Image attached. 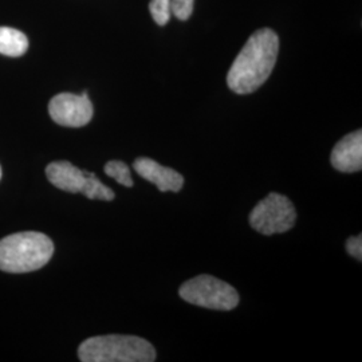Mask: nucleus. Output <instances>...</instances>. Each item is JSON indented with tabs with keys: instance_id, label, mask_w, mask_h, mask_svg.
<instances>
[{
	"instance_id": "1",
	"label": "nucleus",
	"mask_w": 362,
	"mask_h": 362,
	"mask_svg": "<svg viewBox=\"0 0 362 362\" xmlns=\"http://www.w3.org/2000/svg\"><path fill=\"white\" fill-rule=\"evenodd\" d=\"M279 52V38L272 28L255 31L235 58L227 85L236 94H250L272 76Z\"/></svg>"
},
{
	"instance_id": "2",
	"label": "nucleus",
	"mask_w": 362,
	"mask_h": 362,
	"mask_svg": "<svg viewBox=\"0 0 362 362\" xmlns=\"http://www.w3.org/2000/svg\"><path fill=\"white\" fill-rule=\"evenodd\" d=\"M54 254V243L37 231L13 233L0 240V270L11 274L37 272Z\"/></svg>"
},
{
	"instance_id": "3",
	"label": "nucleus",
	"mask_w": 362,
	"mask_h": 362,
	"mask_svg": "<svg viewBox=\"0 0 362 362\" xmlns=\"http://www.w3.org/2000/svg\"><path fill=\"white\" fill-rule=\"evenodd\" d=\"M82 362H152L156 350L151 342L136 336H97L78 348Z\"/></svg>"
},
{
	"instance_id": "4",
	"label": "nucleus",
	"mask_w": 362,
	"mask_h": 362,
	"mask_svg": "<svg viewBox=\"0 0 362 362\" xmlns=\"http://www.w3.org/2000/svg\"><path fill=\"white\" fill-rule=\"evenodd\" d=\"M180 297L196 306L211 310H233L239 305L235 287L211 275H199L181 286Z\"/></svg>"
},
{
	"instance_id": "5",
	"label": "nucleus",
	"mask_w": 362,
	"mask_h": 362,
	"mask_svg": "<svg viewBox=\"0 0 362 362\" xmlns=\"http://www.w3.org/2000/svg\"><path fill=\"white\" fill-rule=\"evenodd\" d=\"M297 212L285 194H270L258 203L250 214L251 227L262 235L287 233L296 224Z\"/></svg>"
},
{
	"instance_id": "6",
	"label": "nucleus",
	"mask_w": 362,
	"mask_h": 362,
	"mask_svg": "<svg viewBox=\"0 0 362 362\" xmlns=\"http://www.w3.org/2000/svg\"><path fill=\"white\" fill-rule=\"evenodd\" d=\"M93 104L83 91L81 95L73 93H61L52 97L49 113L52 121L66 128H82L93 118Z\"/></svg>"
},
{
	"instance_id": "7",
	"label": "nucleus",
	"mask_w": 362,
	"mask_h": 362,
	"mask_svg": "<svg viewBox=\"0 0 362 362\" xmlns=\"http://www.w3.org/2000/svg\"><path fill=\"white\" fill-rule=\"evenodd\" d=\"M133 168L143 179L153 182L161 192H179L184 185V177L179 172L164 167L152 158H137L133 164Z\"/></svg>"
},
{
	"instance_id": "8",
	"label": "nucleus",
	"mask_w": 362,
	"mask_h": 362,
	"mask_svg": "<svg viewBox=\"0 0 362 362\" xmlns=\"http://www.w3.org/2000/svg\"><path fill=\"white\" fill-rule=\"evenodd\" d=\"M333 168L342 173H354L362 169V132L356 130L337 143L332 151Z\"/></svg>"
},
{
	"instance_id": "9",
	"label": "nucleus",
	"mask_w": 362,
	"mask_h": 362,
	"mask_svg": "<svg viewBox=\"0 0 362 362\" xmlns=\"http://www.w3.org/2000/svg\"><path fill=\"white\" fill-rule=\"evenodd\" d=\"M46 176L54 187L70 194H81L88 172L77 168L69 161H55L47 165Z\"/></svg>"
},
{
	"instance_id": "10",
	"label": "nucleus",
	"mask_w": 362,
	"mask_h": 362,
	"mask_svg": "<svg viewBox=\"0 0 362 362\" xmlns=\"http://www.w3.org/2000/svg\"><path fill=\"white\" fill-rule=\"evenodd\" d=\"M28 49L26 35L11 27H0V54L6 57H22Z\"/></svg>"
},
{
	"instance_id": "11",
	"label": "nucleus",
	"mask_w": 362,
	"mask_h": 362,
	"mask_svg": "<svg viewBox=\"0 0 362 362\" xmlns=\"http://www.w3.org/2000/svg\"><path fill=\"white\" fill-rule=\"evenodd\" d=\"M82 194H85L88 199L90 200H105V202H110L115 199V192L103 184L101 181L97 179V176L94 173L88 172V177L86 182L83 185Z\"/></svg>"
},
{
	"instance_id": "12",
	"label": "nucleus",
	"mask_w": 362,
	"mask_h": 362,
	"mask_svg": "<svg viewBox=\"0 0 362 362\" xmlns=\"http://www.w3.org/2000/svg\"><path fill=\"white\" fill-rule=\"evenodd\" d=\"M104 170L109 177L115 179L118 184H121L124 187H128V188L133 187V179H132V175H130V168L125 163L117 161V160L109 161L105 165Z\"/></svg>"
},
{
	"instance_id": "13",
	"label": "nucleus",
	"mask_w": 362,
	"mask_h": 362,
	"mask_svg": "<svg viewBox=\"0 0 362 362\" xmlns=\"http://www.w3.org/2000/svg\"><path fill=\"white\" fill-rule=\"evenodd\" d=\"M149 11L158 26H165L172 16L170 0H151Z\"/></svg>"
},
{
	"instance_id": "14",
	"label": "nucleus",
	"mask_w": 362,
	"mask_h": 362,
	"mask_svg": "<svg viewBox=\"0 0 362 362\" xmlns=\"http://www.w3.org/2000/svg\"><path fill=\"white\" fill-rule=\"evenodd\" d=\"M194 0H170V13L179 21H188L194 13Z\"/></svg>"
},
{
	"instance_id": "15",
	"label": "nucleus",
	"mask_w": 362,
	"mask_h": 362,
	"mask_svg": "<svg viewBox=\"0 0 362 362\" xmlns=\"http://www.w3.org/2000/svg\"><path fill=\"white\" fill-rule=\"evenodd\" d=\"M346 251L349 252L353 258L361 262L362 259V236H351L346 242Z\"/></svg>"
},
{
	"instance_id": "16",
	"label": "nucleus",
	"mask_w": 362,
	"mask_h": 362,
	"mask_svg": "<svg viewBox=\"0 0 362 362\" xmlns=\"http://www.w3.org/2000/svg\"><path fill=\"white\" fill-rule=\"evenodd\" d=\"M0 180H1V167H0Z\"/></svg>"
}]
</instances>
